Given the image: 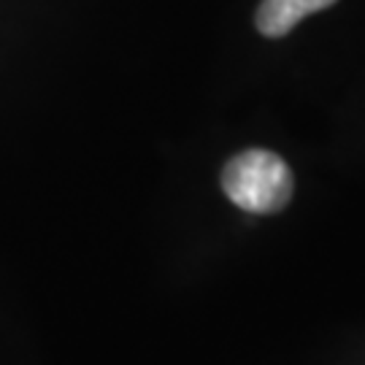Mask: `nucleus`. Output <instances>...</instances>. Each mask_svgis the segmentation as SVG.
<instances>
[{"instance_id":"f257e3e1","label":"nucleus","mask_w":365,"mask_h":365,"mask_svg":"<svg viewBox=\"0 0 365 365\" xmlns=\"http://www.w3.org/2000/svg\"><path fill=\"white\" fill-rule=\"evenodd\" d=\"M222 187L238 209L249 214H276L292 195V173L274 152L247 149L225 165Z\"/></svg>"},{"instance_id":"f03ea898","label":"nucleus","mask_w":365,"mask_h":365,"mask_svg":"<svg viewBox=\"0 0 365 365\" xmlns=\"http://www.w3.org/2000/svg\"><path fill=\"white\" fill-rule=\"evenodd\" d=\"M336 0H262L257 14H255V25L262 36L268 38H282L287 36L300 19H306L309 14L330 9Z\"/></svg>"}]
</instances>
